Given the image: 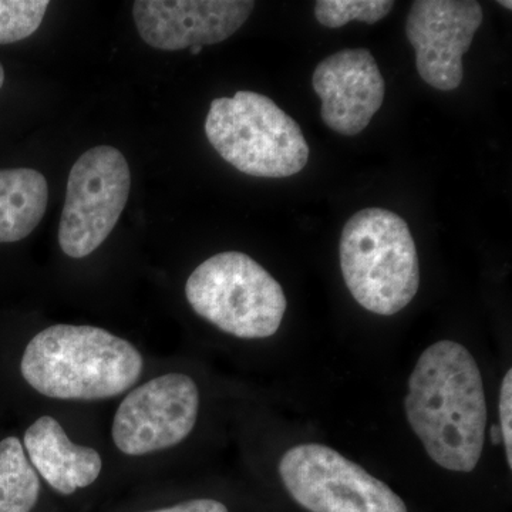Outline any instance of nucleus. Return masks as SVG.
<instances>
[{
	"instance_id": "1",
	"label": "nucleus",
	"mask_w": 512,
	"mask_h": 512,
	"mask_svg": "<svg viewBox=\"0 0 512 512\" xmlns=\"http://www.w3.org/2000/svg\"><path fill=\"white\" fill-rule=\"evenodd\" d=\"M407 420L434 463L471 473L483 454L487 402L476 359L460 343L424 350L409 379Z\"/></svg>"
},
{
	"instance_id": "2",
	"label": "nucleus",
	"mask_w": 512,
	"mask_h": 512,
	"mask_svg": "<svg viewBox=\"0 0 512 512\" xmlns=\"http://www.w3.org/2000/svg\"><path fill=\"white\" fill-rule=\"evenodd\" d=\"M144 360L126 339L96 326L55 325L37 333L23 353V379L59 400L119 396L141 377Z\"/></svg>"
},
{
	"instance_id": "3",
	"label": "nucleus",
	"mask_w": 512,
	"mask_h": 512,
	"mask_svg": "<svg viewBox=\"0 0 512 512\" xmlns=\"http://www.w3.org/2000/svg\"><path fill=\"white\" fill-rule=\"evenodd\" d=\"M339 256L345 284L366 311L396 315L419 291L416 244L409 225L396 212H356L343 227Z\"/></svg>"
},
{
	"instance_id": "4",
	"label": "nucleus",
	"mask_w": 512,
	"mask_h": 512,
	"mask_svg": "<svg viewBox=\"0 0 512 512\" xmlns=\"http://www.w3.org/2000/svg\"><path fill=\"white\" fill-rule=\"evenodd\" d=\"M205 134L228 164L252 177H291L308 164L309 146L299 124L259 93L212 100Z\"/></svg>"
},
{
	"instance_id": "5",
	"label": "nucleus",
	"mask_w": 512,
	"mask_h": 512,
	"mask_svg": "<svg viewBox=\"0 0 512 512\" xmlns=\"http://www.w3.org/2000/svg\"><path fill=\"white\" fill-rule=\"evenodd\" d=\"M185 296L198 316L241 339L275 335L288 306L274 276L242 252L202 262L188 278Z\"/></svg>"
},
{
	"instance_id": "6",
	"label": "nucleus",
	"mask_w": 512,
	"mask_h": 512,
	"mask_svg": "<svg viewBox=\"0 0 512 512\" xmlns=\"http://www.w3.org/2000/svg\"><path fill=\"white\" fill-rule=\"evenodd\" d=\"M293 500L309 512H407L389 485L323 444H299L279 461Z\"/></svg>"
},
{
	"instance_id": "7",
	"label": "nucleus",
	"mask_w": 512,
	"mask_h": 512,
	"mask_svg": "<svg viewBox=\"0 0 512 512\" xmlns=\"http://www.w3.org/2000/svg\"><path fill=\"white\" fill-rule=\"evenodd\" d=\"M130 187V167L117 148L97 146L79 157L70 170L60 218L64 254L84 258L109 238L126 208Z\"/></svg>"
},
{
	"instance_id": "8",
	"label": "nucleus",
	"mask_w": 512,
	"mask_h": 512,
	"mask_svg": "<svg viewBox=\"0 0 512 512\" xmlns=\"http://www.w3.org/2000/svg\"><path fill=\"white\" fill-rule=\"evenodd\" d=\"M200 410L197 383L184 373L156 377L121 402L113 440L127 456H146L177 446L194 430Z\"/></svg>"
},
{
	"instance_id": "9",
	"label": "nucleus",
	"mask_w": 512,
	"mask_h": 512,
	"mask_svg": "<svg viewBox=\"0 0 512 512\" xmlns=\"http://www.w3.org/2000/svg\"><path fill=\"white\" fill-rule=\"evenodd\" d=\"M476 0H417L406 22V36L416 52L421 79L441 92L463 82V56L483 23Z\"/></svg>"
},
{
	"instance_id": "10",
	"label": "nucleus",
	"mask_w": 512,
	"mask_h": 512,
	"mask_svg": "<svg viewBox=\"0 0 512 512\" xmlns=\"http://www.w3.org/2000/svg\"><path fill=\"white\" fill-rule=\"evenodd\" d=\"M254 8L251 0H137L133 18L148 46L174 52L224 42Z\"/></svg>"
},
{
	"instance_id": "11",
	"label": "nucleus",
	"mask_w": 512,
	"mask_h": 512,
	"mask_svg": "<svg viewBox=\"0 0 512 512\" xmlns=\"http://www.w3.org/2000/svg\"><path fill=\"white\" fill-rule=\"evenodd\" d=\"M322 100L323 123L342 136L362 133L380 110L384 79L376 59L366 49H345L322 60L312 76Z\"/></svg>"
},
{
	"instance_id": "12",
	"label": "nucleus",
	"mask_w": 512,
	"mask_h": 512,
	"mask_svg": "<svg viewBox=\"0 0 512 512\" xmlns=\"http://www.w3.org/2000/svg\"><path fill=\"white\" fill-rule=\"evenodd\" d=\"M30 463L57 493L72 495L99 478L103 460L94 448L72 443L59 421L37 419L25 433Z\"/></svg>"
},
{
	"instance_id": "13",
	"label": "nucleus",
	"mask_w": 512,
	"mask_h": 512,
	"mask_svg": "<svg viewBox=\"0 0 512 512\" xmlns=\"http://www.w3.org/2000/svg\"><path fill=\"white\" fill-rule=\"evenodd\" d=\"M46 177L32 168L0 170V244L28 238L45 217Z\"/></svg>"
},
{
	"instance_id": "14",
	"label": "nucleus",
	"mask_w": 512,
	"mask_h": 512,
	"mask_svg": "<svg viewBox=\"0 0 512 512\" xmlns=\"http://www.w3.org/2000/svg\"><path fill=\"white\" fill-rule=\"evenodd\" d=\"M40 480L18 437L0 441V512H30L39 501Z\"/></svg>"
},
{
	"instance_id": "15",
	"label": "nucleus",
	"mask_w": 512,
	"mask_h": 512,
	"mask_svg": "<svg viewBox=\"0 0 512 512\" xmlns=\"http://www.w3.org/2000/svg\"><path fill=\"white\" fill-rule=\"evenodd\" d=\"M393 6L392 0H318L315 18L329 29L342 28L352 20L373 25L386 18Z\"/></svg>"
},
{
	"instance_id": "16",
	"label": "nucleus",
	"mask_w": 512,
	"mask_h": 512,
	"mask_svg": "<svg viewBox=\"0 0 512 512\" xmlns=\"http://www.w3.org/2000/svg\"><path fill=\"white\" fill-rule=\"evenodd\" d=\"M47 0H0V45L20 42L42 25Z\"/></svg>"
},
{
	"instance_id": "17",
	"label": "nucleus",
	"mask_w": 512,
	"mask_h": 512,
	"mask_svg": "<svg viewBox=\"0 0 512 512\" xmlns=\"http://www.w3.org/2000/svg\"><path fill=\"white\" fill-rule=\"evenodd\" d=\"M512 370H508L501 384L500 392V429L503 434L505 454L510 470L512 468Z\"/></svg>"
},
{
	"instance_id": "18",
	"label": "nucleus",
	"mask_w": 512,
	"mask_h": 512,
	"mask_svg": "<svg viewBox=\"0 0 512 512\" xmlns=\"http://www.w3.org/2000/svg\"><path fill=\"white\" fill-rule=\"evenodd\" d=\"M148 512H229L228 508L220 501L201 498V500L185 501V503L174 505V507L163 508V510Z\"/></svg>"
},
{
	"instance_id": "19",
	"label": "nucleus",
	"mask_w": 512,
	"mask_h": 512,
	"mask_svg": "<svg viewBox=\"0 0 512 512\" xmlns=\"http://www.w3.org/2000/svg\"><path fill=\"white\" fill-rule=\"evenodd\" d=\"M491 440H493V444H500L503 441V434H501V429L498 426H494L491 429Z\"/></svg>"
},
{
	"instance_id": "20",
	"label": "nucleus",
	"mask_w": 512,
	"mask_h": 512,
	"mask_svg": "<svg viewBox=\"0 0 512 512\" xmlns=\"http://www.w3.org/2000/svg\"><path fill=\"white\" fill-rule=\"evenodd\" d=\"M3 83H5V69H3L2 63H0V89H2Z\"/></svg>"
},
{
	"instance_id": "21",
	"label": "nucleus",
	"mask_w": 512,
	"mask_h": 512,
	"mask_svg": "<svg viewBox=\"0 0 512 512\" xmlns=\"http://www.w3.org/2000/svg\"><path fill=\"white\" fill-rule=\"evenodd\" d=\"M201 49L200 46L191 47V55H198V53H201Z\"/></svg>"
},
{
	"instance_id": "22",
	"label": "nucleus",
	"mask_w": 512,
	"mask_h": 512,
	"mask_svg": "<svg viewBox=\"0 0 512 512\" xmlns=\"http://www.w3.org/2000/svg\"><path fill=\"white\" fill-rule=\"evenodd\" d=\"M498 3H500V5H503L504 8H507L508 10L512 9V3L510 2V0H508V2H498Z\"/></svg>"
}]
</instances>
